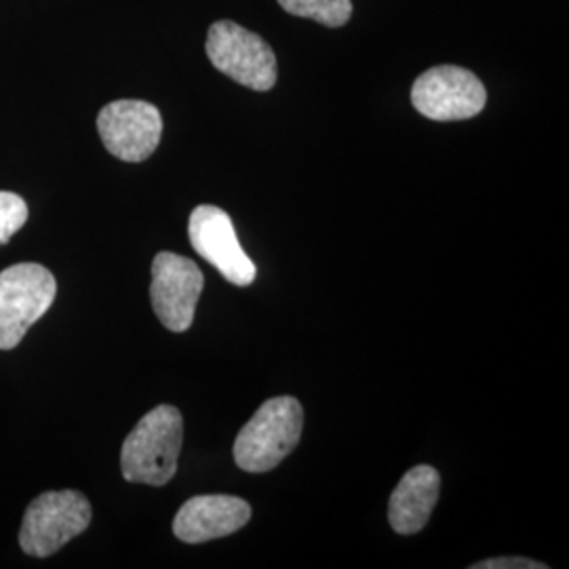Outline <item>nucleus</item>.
Listing matches in <instances>:
<instances>
[{
	"label": "nucleus",
	"mask_w": 569,
	"mask_h": 569,
	"mask_svg": "<svg viewBox=\"0 0 569 569\" xmlns=\"http://www.w3.org/2000/svg\"><path fill=\"white\" fill-rule=\"evenodd\" d=\"M182 441L180 409L173 406L150 409L122 443V477L129 483L157 488L169 483L178 472Z\"/></svg>",
	"instance_id": "nucleus-1"
},
{
	"label": "nucleus",
	"mask_w": 569,
	"mask_h": 569,
	"mask_svg": "<svg viewBox=\"0 0 569 569\" xmlns=\"http://www.w3.org/2000/svg\"><path fill=\"white\" fill-rule=\"evenodd\" d=\"M305 409L296 397H274L260 407L234 441V462L244 472H268L298 448Z\"/></svg>",
	"instance_id": "nucleus-2"
},
{
	"label": "nucleus",
	"mask_w": 569,
	"mask_h": 569,
	"mask_svg": "<svg viewBox=\"0 0 569 569\" xmlns=\"http://www.w3.org/2000/svg\"><path fill=\"white\" fill-rule=\"evenodd\" d=\"M56 293V277L44 266L23 262L0 272V350L20 345L51 308Z\"/></svg>",
	"instance_id": "nucleus-3"
},
{
	"label": "nucleus",
	"mask_w": 569,
	"mask_h": 569,
	"mask_svg": "<svg viewBox=\"0 0 569 569\" xmlns=\"http://www.w3.org/2000/svg\"><path fill=\"white\" fill-rule=\"evenodd\" d=\"M91 523L89 500L72 489L41 493L23 515L21 550L32 557H49L81 536Z\"/></svg>",
	"instance_id": "nucleus-4"
},
{
	"label": "nucleus",
	"mask_w": 569,
	"mask_h": 569,
	"mask_svg": "<svg viewBox=\"0 0 569 569\" xmlns=\"http://www.w3.org/2000/svg\"><path fill=\"white\" fill-rule=\"evenodd\" d=\"M207 58L232 81L253 91L277 82V58L270 44L234 21H216L207 34Z\"/></svg>",
	"instance_id": "nucleus-5"
},
{
	"label": "nucleus",
	"mask_w": 569,
	"mask_h": 569,
	"mask_svg": "<svg viewBox=\"0 0 569 569\" xmlns=\"http://www.w3.org/2000/svg\"><path fill=\"white\" fill-rule=\"evenodd\" d=\"M411 103L430 121H467L486 108L488 91L460 66H435L413 82Z\"/></svg>",
	"instance_id": "nucleus-6"
},
{
	"label": "nucleus",
	"mask_w": 569,
	"mask_h": 569,
	"mask_svg": "<svg viewBox=\"0 0 569 569\" xmlns=\"http://www.w3.org/2000/svg\"><path fill=\"white\" fill-rule=\"evenodd\" d=\"M203 287V272L190 258L171 251L157 253L152 262L150 300L154 315L169 331L182 333L190 329Z\"/></svg>",
	"instance_id": "nucleus-7"
},
{
	"label": "nucleus",
	"mask_w": 569,
	"mask_h": 569,
	"mask_svg": "<svg viewBox=\"0 0 569 569\" xmlns=\"http://www.w3.org/2000/svg\"><path fill=\"white\" fill-rule=\"evenodd\" d=\"M98 131L112 157L124 163H142L161 143L163 119L152 103L119 100L103 106Z\"/></svg>",
	"instance_id": "nucleus-8"
},
{
	"label": "nucleus",
	"mask_w": 569,
	"mask_h": 569,
	"mask_svg": "<svg viewBox=\"0 0 569 569\" xmlns=\"http://www.w3.org/2000/svg\"><path fill=\"white\" fill-rule=\"evenodd\" d=\"M188 237L194 251L207 260L228 283L247 287L256 281V264L237 237L234 224L224 209L199 204L188 220Z\"/></svg>",
	"instance_id": "nucleus-9"
},
{
	"label": "nucleus",
	"mask_w": 569,
	"mask_h": 569,
	"mask_svg": "<svg viewBox=\"0 0 569 569\" xmlns=\"http://www.w3.org/2000/svg\"><path fill=\"white\" fill-rule=\"evenodd\" d=\"M251 507L237 496L190 498L173 519V533L186 545H203L244 528Z\"/></svg>",
	"instance_id": "nucleus-10"
},
{
	"label": "nucleus",
	"mask_w": 569,
	"mask_h": 569,
	"mask_svg": "<svg viewBox=\"0 0 569 569\" xmlns=\"http://www.w3.org/2000/svg\"><path fill=\"white\" fill-rule=\"evenodd\" d=\"M441 493V475L437 468L420 465L407 470L388 502V521L397 533H418L427 528L428 519Z\"/></svg>",
	"instance_id": "nucleus-11"
},
{
	"label": "nucleus",
	"mask_w": 569,
	"mask_h": 569,
	"mask_svg": "<svg viewBox=\"0 0 569 569\" xmlns=\"http://www.w3.org/2000/svg\"><path fill=\"white\" fill-rule=\"evenodd\" d=\"M279 4L296 18L319 21L327 28H340L352 16L350 0H279Z\"/></svg>",
	"instance_id": "nucleus-12"
},
{
	"label": "nucleus",
	"mask_w": 569,
	"mask_h": 569,
	"mask_svg": "<svg viewBox=\"0 0 569 569\" xmlns=\"http://www.w3.org/2000/svg\"><path fill=\"white\" fill-rule=\"evenodd\" d=\"M28 220V204L16 192H0V244L11 241Z\"/></svg>",
	"instance_id": "nucleus-13"
},
{
	"label": "nucleus",
	"mask_w": 569,
	"mask_h": 569,
	"mask_svg": "<svg viewBox=\"0 0 569 569\" xmlns=\"http://www.w3.org/2000/svg\"><path fill=\"white\" fill-rule=\"evenodd\" d=\"M472 569H547L545 563L531 561L526 557H498V559H488L481 563L470 566Z\"/></svg>",
	"instance_id": "nucleus-14"
}]
</instances>
